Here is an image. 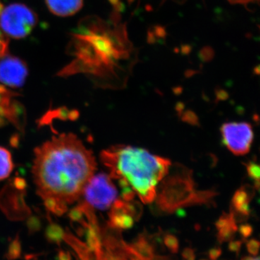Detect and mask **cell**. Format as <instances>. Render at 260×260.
<instances>
[{"label":"cell","instance_id":"obj_16","mask_svg":"<svg viewBox=\"0 0 260 260\" xmlns=\"http://www.w3.org/2000/svg\"><path fill=\"white\" fill-rule=\"evenodd\" d=\"M13 168L14 164L11 153L8 149L0 146V181L9 177Z\"/></svg>","mask_w":260,"mask_h":260},{"label":"cell","instance_id":"obj_19","mask_svg":"<svg viewBox=\"0 0 260 260\" xmlns=\"http://www.w3.org/2000/svg\"><path fill=\"white\" fill-rule=\"evenodd\" d=\"M22 254L21 241L19 234L12 240L8 246V251L5 254V258L8 260L19 259Z\"/></svg>","mask_w":260,"mask_h":260},{"label":"cell","instance_id":"obj_20","mask_svg":"<svg viewBox=\"0 0 260 260\" xmlns=\"http://www.w3.org/2000/svg\"><path fill=\"white\" fill-rule=\"evenodd\" d=\"M84 217H85V213H84L82 203H80L78 206L70 210L69 218L72 221L77 222V223H79L81 224V225H83L85 222L86 221Z\"/></svg>","mask_w":260,"mask_h":260},{"label":"cell","instance_id":"obj_24","mask_svg":"<svg viewBox=\"0 0 260 260\" xmlns=\"http://www.w3.org/2000/svg\"><path fill=\"white\" fill-rule=\"evenodd\" d=\"M246 248H247L249 254H252V255H256L259 252V243L258 241L251 239L246 244Z\"/></svg>","mask_w":260,"mask_h":260},{"label":"cell","instance_id":"obj_12","mask_svg":"<svg viewBox=\"0 0 260 260\" xmlns=\"http://www.w3.org/2000/svg\"><path fill=\"white\" fill-rule=\"evenodd\" d=\"M218 238L220 242L229 240L237 231V224L234 214L225 215L219 219L216 223Z\"/></svg>","mask_w":260,"mask_h":260},{"label":"cell","instance_id":"obj_4","mask_svg":"<svg viewBox=\"0 0 260 260\" xmlns=\"http://www.w3.org/2000/svg\"><path fill=\"white\" fill-rule=\"evenodd\" d=\"M37 16L21 3L5 5L0 3V29L5 36L20 39L26 37L35 28Z\"/></svg>","mask_w":260,"mask_h":260},{"label":"cell","instance_id":"obj_32","mask_svg":"<svg viewBox=\"0 0 260 260\" xmlns=\"http://www.w3.org/2000/svg\"><path fill=\"white\" fill-rule=\"evenodd\" d=\"M233 4H246V3L254 2L255 0H229Z\"/></svg>","mask_w":260,"mask_h":260},{"label":"cell","instance_id":"obj_27","mask_svg":"<svg viewBox=\"0 0 260 260\" xmlns=\"http://www.w3.org/2000/svg\"><path fill=\"white\" fill-rule=\"evenodd\" d=\"M182 256L185 260H194L195 254L194 251L189 248L184 249L182 252Z\"/></svg>","mask_w":260,"mask_h":260},{"label":"cell","instance_id":"obj_30","mask_svg":"<svg viewBox=\"0 0 260 260\" xmlns=\"http://www.w3.org/2000/svg\"><path fill=\"white\" fill-rule=\"evenodd\" d=\"M222 251L220 249H213L209 251V257L210 259L216 260L219 256L221 255Z\"/></svg>","mask_w":260,"mask_h":260},{"label":"cell","instance_id":"obj_28","mask_svg":"<svg viewBox=\"0 0 260 260\" xmlns=\"http://www.w3.org/2000/svg\"><path fill=\"white\" fill-rule=\"evenodd\" d=\"M14 186L18 190L23 191L25 188L26 187V183L21 178H17L14 180Z\"/></svg>","mask_w":260,"mask_h":260},{"label":"cell","instance_id":"obj_25","mask_svg":"<svg viewBox=\"0 0 260 260\" xmlns=\"http://www.w3.org/2000/svg\"><path fill=\"white\" fill-rule=\"evenodd\" d=\"M7 44H8L7 38L5 37L4 34L0 30V56L4 54L5 49L7 48Z\"/></svg>","mask_w":260,"mask_h":260},{"label":"cell","instance_id":"obj_21","mask_svg":"<svg viewBox=\"0 0 260 260\" xmlns=\"http://www.w3.org/2000/svg\"><path fill=\"white\" fill-rule=\"evenodd\" d=\"M26 225L28 234L30 235H32L40 231L41 228H42V221L39 217L34 215V216H30L27 220Z\"/></svg>","mask_w":260,"mask_h":260},{"label":"cell","instance_id":"obj_10","mask_svg":"<svg viewBox=\"0 0 260 260\" xmlns=\"http://www.w3.org/2000/svg\"><path fill=\"white\" fill-rule=\"evenodd\" d=\"M7 119L13 123L19 131L23 133L26 124V112L23 104L15 99L10 103Z\"/></svg>","mask_w":260,"mask_h":260},{"label":"cell","instance_id":"obj_14","mask_svg":"<svg viewBox=\"0 0 260 260\" xmlns=\"http://www.w3.org/2000/svg\"><path fill=\"white\" fill-rule=\"evenodd\" d=\"M129 246L132 251L140 260H153L155 255L153 247L145 237H140L136 242Z\"/></svg>","mask_w":260,"mask_h":260},{"label":"cell","instance_id":"obj_6","mask_svg":"<svg viewBox=\"0 0 260 260\" xmlns=\"http://www.w3.org/2000/svg\"><path fill=\"white\" fill-rule=\"evenodd\" d=\"M224 144L237 155H245L250 150L254 138L252 127L246 122L225 123L220 129Z\"/></svg>","mask_w":260,"mask_h":260},{"label":"cell","instance_id":"obj_33","mask_svg":"<svg viewBox=\"0 0 260 260\" xmlns=\"http://www.w3.org/2000/svg\"><path fill=\"white\" fill-rule=\"evenodd\" d=\"M8 119L4 116L0 115V128L8 124Z\"/></svg>","mask_w":260,"mask_h":260},{"label":"cell","instance_id":"obj_3","mask_svg":"<svg viewBox=\"0 0 260 260\" xmlns=\"http://www.w3.org/2000/svg\"><path fill=\"white\" fill-rule=\"evenodd\" d=\"M101 160L109 177L119 181L123 200H133L135 194L145 204L156 196V186L167 176L171 162L144 149L116 145L104 150Z\"/></svg>","mask_w":260,"mask_h":260},{"label":"cell","instance_id":"obj_2","mask_svg":"<svg viewBox=\"0 0 260 260\" xmlns=\"http://www.w3.org/2000/svg\"><path fill=\"white\" fill-rule=\"evenodd\" d=\"M32 174L37 194L68 206L83 194L96 169L93 153L73 133H63L35 149Z\"/></svg>","mask_w":260,"mask_h":260},{"label":"cell","instance_id":"obj_18","mask_svg":"<svg viewBox=\"0 0 260 260\" xmlns=\"http://www.w3.org/2000/svg\"><path fill=\"white\" fill-rule=\"evenodd\" d=\"M17 95L18 94L10 91L4 85H0V115L7 119L10 103Z\"/></svg>","mask_w":260,"mask_h":260},{"label":"cell","instance_id":"obj_11","mask_svg":"<svg viewBox=\"0 0 260 260\" xmlns=\"http://www.w3.org/2000/svg\"><path fill=\"white\" fill-rule=\"evenodd\" d=\"M80 114L78 111L70 110L67 107H60L59 109H53L48 111L39 121L40 126L47 125L54 119H59L61 120L75 121L79 117Z\"/></svg>","mask_w":260,"mask_h":260},{"label":"cell","instance_id":"obj_9","mask_svg":"<svg viewBox=\"0 0 260 260\" xmlns=\"http://www.w3.org/2000/svg\"><path fill=\"white\" fill-rule=\"evenodd\" d=\"M48 9L59 17L75 14L81 9L83 0H46Z\"/></svg>","mask_w":260,"mask_h":260},{"label":"cell","instance_id":"obj_29","mask_svg":"<svg viewBox=\"0 0 260 260\" xmlns=\"http://www.w3.org/2000/svg\"><path fill=\"white\" fill-rule=\"evenodd\" d=\"M58 260H72L71 255L68 251L59 249L57 254Z\"/></svg>","mask_w":260,"mask_h":260},{"label":"cell","instance_id":"obj_31","mask_svg":"<svg viewBox=\"0 0 260 260\" xmlns=\"http://www.w3.org/2000/svg\"><path fill=\"white\" fill-rule=\"evenodd\" d=\"M242 243L240 242H232L229 244V248L231 251L239 252L240 251Z\"/></svg>","mask_w":260,"mask_h":260},{"label":"cell","instance_id":"obj_34","mask_svg":"<svg viewBox=\"0 0 260 260\" xmlns=\"http://www.w3.org/2000/svg\"><path fill=\"white\" fill-rule=\"evenodd\" d=\"M242 260H259V257L252 258V257H245Z\"/></svg>","mask_w":260,"mask_h":260},{"label":"cell","instance_id":"obj_15","mask_svg":"<svg viewBox=\"0 0 260 260\" xmlns=\"http://www.w3.org/2000/svg\"><path fill=\"white\" fill-rule=\"evenodd\" d=\"M249 192L244 189H239L236 192L232 200V205L237 213L242 215H249Z\"/></svg>","mask_w":260,"mask_h":260},{"label":"cell","instance_id":"obj_26","mask_svg":"<svg viewBox=\"0 0 260 260\" xmlns=\"http://www.w3.org/2000/svg\"><path fill=\"white\" fill-rule=\"evenodd\" d=\"M239 232L242 234L243 237L247 238L249 237V236L251 235V233H252V229L250 225H242L239 229Z\"/></svg>","mask_w":260,"mask_h":260},{"label":"cell","instance_id":"obj_5","mask_svg":"<svg viewBox=\"0 0 260 260\" xmlns=\"http://www.w3.org/2000/svg\"><path fill=\"white\" fill-rule=\"evenodd\" d=\"M82 195L91 208L104 210L110 208L117 199L118 191L109 175L99 174L90 178Z\"/></svg>","mask_w":260,"mask_h":260},{"label":"cell","instance_id":"obj_8","mask_svg":"<svg viewBox=\"0 0 260 260\" xmlns=\"http://www.w3.org/2000/svg\"><path fill=\"white\" fill-rule=\"evenodd\" d=\"M109 214V226L112 229H127L139 218V210L132 200H116Z\"/></svg>","mask_w":260,"mask_h":260},{"label":"cell","instance_id":"obj_7","mask_svg":"<svg viewBox=\"0 0 260 260\" xmlns=\"http://www.w3.org/2000/svg\"><path fill=\"white\" fill-rule=\"evenodd\" d=\"M28 75V67L20 58L3 56L0 60V83L10 88H20Z\"/></svg>","mask_w":260,"mask_h":260},{"label":"cell","instance_id":"obj_17","mask_svg":"<svg viewBox=\"0 0 260 260\" xmlns=\"http://www.w3.org/2000/svg\"><path fill=\"white\" fill-rule=\"evenodd\" d=\"M64 229L59 224L50 220L46 229L45 237L48 242L60 245L61 242L64 239Z\"/></svg>","mask_w":260,"mask_h":260},{"label":"cell","instance_id":"obj_23","mask_svg":"<svg viewBox=\"0 0 260 260\" xmlns=\"http://www.w3.org/2000/svg\"><path fill=\"white\" fill-rule=\"evenodd\" d=\"M164 244L173 253H177L179 250V241L174 236L167 235L164 239Z\"/></svg>","mask_w":260,"mask_h":260},{"label":"cell","instance_id":"obj_13","mask_svg":"<svg viewBox=\"0 0 260 260\" xmlns=\"http://www.w3.org/2000/svg\"><path fill=\"white\" fill-rule=\"evenodd\" d=\"M63 240L74 249L79 260L88 259L94 253L93 251L89 249L88 246L85 243L82 242L80 239L75 237L70 232H65Z\"/></svg>","mask_w":260,"mask_h":260},{"label":"cell","instance_id":"obj_1","mask_svg":"<svg viewBox=\"0 0 260 260\" xmlns=\"http://www.w3.org/2000/svg\"><path fill=\"white\" fill-rule=\"evenodd\" d=\"M75 39L81 49L74 63L59 73L68 76L75 73L88 75L98 86L121 88L126 86L133 67L138 60L136 50L130 42L124 24L91 18L80 25Z\"/></svg>","mask_w":260,"mask_h":260},{"label":"cell","instance_id":"obj_22","mask_svg":"<svg viewBox=\"0 0 260 260\" xmlns=\"http://www.w3.org/2000/svg\"><path fill=\"white\" fill-rule=\"evenodd\" d=\"M248 174L249 177L254 181L256 187H259V167L255 162H251L247 165Z\"/></svg>","mask_w":260,"mask_h":260}]
</instances>
